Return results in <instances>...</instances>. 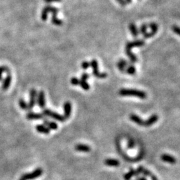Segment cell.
<instances>
[{"label":"cell","mask_w":180,"mask_h":180,"mask_svg":"<svg viewBox=\"0 0 180 180\" xmlns=\"http://www.w3.org/2000/svg\"><path fill=\"white\" fill-rule=\"evenodd\" d=\"M119 95L121 96H131V97H136L142 100L146 99L148 95L147 93L144 91L142 90H138L136 89H121L119 92H118Z\"/></svg>","instance_id":"6da1fadb"},{"label":"cell","mask_w":180,"mask_h":180,"mask_svg":"<svg viewBox=\"0 0 180 180\" xmlns=\"http://www.w3.org/2000/svg\"><path fill=\"white\" fill-rule=\"evenodd\" d=\"M44 8L47 10V12L49 13H52V23L54 25H56L57 26H61L63 24V21L61 19H59L58 17H57V15H58V13L59 12V10L56 7H53L52 5H46Z\"/></svg>","instance_id":"7a4b0ae2"},{"label":"cell","mask_w":180,"mask_h":180,"mask_svg":"<svg viewBox=\"0 0 180 180\" xmlns=\"http://www.w3.org/2000/svg\"><path fill=\"white\" fill-rule=\"evenodd\" d=\"M43 114L44 115L45 117H49L53 118L55 120L58 121L60 122H64L66 119L64 117V116L61 115L56 112H54L51 109H44L43 111Z\"/></svg>","instance_id":"3957f363"},{"label":"cell","mask_w":180,"mask_h":180,"mask_svg":"<svg viewBox=\"0 0 180 180\" xmlns=\"http://www.w3.org/2000/svg\"><path fill=\"white\" fill-rule=\"evenodd\" d=\"M90 66L92 67L93 69V72H92V74H93V76H95V78H100V79H104L105 78H107V74L105 72L104 73H101V72L99 71L98 69V61L96 60H92L90 62Z\"/></svg>","instance_id":"277c9868"},{"label":"cell","mask_w":180,"mask_h":180,"mask_svg":"<svg viewBox=\"0 0 180 180\" xmlns=\"http://www.w3.org/2000/svg\"><path fill=\"white\" fill-rule=\"evenodd\" d=\"M43 173V170L41 168H37L36 170L34 171V172L32 173H25V174L23 175L21 177V179L23 180H31V179H34L36 178H38V177H40Z\"/></svg>","instance_id":"5b68a950"},{"label":"cell","mask_w":180,"mask_h":180,"mask_svg":"<svg viewBox=\"0 0 180 180\" xmlns=\"http://www.w3.org/2000/svg\"><path fill=\"white\" fill-rule=\"evenodd\" d=\"M145 45V41L143 39H137V40L129 41L126 43L125 52H130L131 49L135 47H142Z\"/></svg>","instance_id":"8992f818"},{"label":"cell","mask_w":180,"mask_h":180,"mask_svg":"<svg viewBox=\"0 0 180 180\" xmlns=\"http://www.w3.org/2000/svg\"><path fill=\"white\" fill-rule=\"evenodd\" d=\"M30 100L28 104V111L32 110L36 105L37 103V96H38V91L36 89H32L30 93Z\"/></svg>","instance_id":"52a82bcc"},{"label":"cell","mask_w":180,"mask_h":180,"mask_svg":"<svg viewBox=\"0 0 180 180\" xmlns=\"http://www.w3.org/2000/svg\"><path fill=\"white\" fill-rule=\"evenodd\" d=\"M148 27H150V29L151 30V32L150 33H146L144 35H143L144 36V39H148V38H152L153 36H154L155 34H157V31H158V25L157 23H149L148 24Z\"/></svg>","instance_id":"ba28073f"},{"label":"cell","mask_w":180,"mask_h":180,"mask_svg":"<svg viewBox=\"0 0 180 180\" xmlns=\"http://www.w3.org/2000/svg\"><path fill=\"white\" fill-rule=\"evenodd\" d=\"M37 104L41 109H45V95L43 91H39L37 96Z\"/></svg>","instance_id":"9c48e42d"},{"label":"cell","mask_w":180,"mask_h":180,"mask_svg":"<svg viewBox=\"0 0 180 180\" xmlns=\"http://www.w3.org/2000/svg\"><path fill=\"white\" fill-rule=\"evenodd\" d=\"M71 109H72V106L71 102H65L64 104H63V116L65 119H68L69 118L70 116H71Z\"/></svg>","instance_id":"30bf717a"},{"label":"cell","mask_w":180,"mask_h":180,"mask_svg":"<svg viewBox=\"0 0 180 180\" xmlns=\"http://www.w3.org/2000/svg\"><path fill=\"white\" fill-rule=\"evenodd\" d=\"M130 64L128 61L124 60V59H120L117 63V67L118 69L122 73H126V70L127 67Z\"/></svg>","instance_id":"8fae6325"},{"label":"cell","mask_w":180,"mask_h":180,"mask_svg":"<svg viewBox=\"0 0 180 180\" xmlns=\"http://www.w3.org/2000/svg\"><path fill=\"white\" fill-rule=\"evenodd\" d=\"M158 120H159V116H158L157 114H153L151 116H150V117L148 118V120H147L146 121H145V124H144V127H150L151 126H152L156 123Z\"/></svg>","instance_id":"7c38bea8"},{"label":"cell","mask_w":180,"mask_h":180,"mask_svg":"<svg viewBox=\"0 0 180 180\" xmlns=\"http://www.w3.org/2000/svg\"><path fill=\"white\" fill-rule=\"evenodd\" d=\"M26 118L27 120H41L44 119L45 116L43 113H37L34 112H29L26 115Z\"/></svg>","instance_id":"4fadbf2b"},{"label":"cell","mask_w":180,"mask_h":180,"mask_svg":"<svg viewBox=\"0 0 180 180\" xmlns=\"http://www.w3.org/2000/svg\"><path fill=\"white\" fill-rule=\"evenodd\" d=\"M129 119H130L133 122L135 123L136 124L139 125V126H144L145 124V121L142 120L141 118H140L139 116L135 115V114L131 113L129 115Z\"/></svg>","instance_id":"5bb4252c"},{"label":"cell","mask_w":180,"mask_h":180,"mask_svg":"<svg viewBox=\"0 0 180 180\" xmlns=\"http://www.w3.org/2000/svg\"><path fill=\"white\" fill-rule=\"evenodd\" d=\"M161 159L164 162H167V163L171 164H174L176 163V159L170 155L168 154H163L161 155Z\"/></svg>","instance_id":"9a60e30c"},{"label":"cell","mask_w":180,"mask_h":180,"mask_svg":"<svg viewBox=\"0 0 180 180\" xmlns=\"http://www.w3.org/2000/svg\"><path fill=\"white\" fill-rule=\"evenodd\" d=\"M43 125L47 127V128H49V129H54V130H56V129L58 128V125L57 123L49 121L48 120L46 119V118H44V119H43Z\"/></svg>","instance_id":"2e32d148"},{"label":"cell","mask_w":180,"mask_h":180,"mask_svg":"<svg viewBox=\"0 0 180 180\" xmlns=\"http://www.w3.org/2000/svg\"><path fill=\"white\" fill-rule=\"evenodd\" d=\"M12 76H11L10 75V74H8V76H6L5 80H3V84H2V86H1L2 89L4 90V91H5V90H7L9 87H10L11 83H12Z\"/></svg>","instance_id":"e0dca14e"},{"label":"cell","mask_w":180,"mask_h":180,"mask_svg":"<svg viewBox=\"0 0 180 180\" xmlns=\"http://www.w3.org/2000/svg\"><path fill=\"white\" fill-rule=\"evenodd\" d=\"M139 173H138L137 170H133V169H131L130 171L128 173H127L126 174L124 175V178L125 180H130L132 177H138L139 176Z\"/></svg>","instance_id":"ac0fdd59"},{"label":"cell","mask_w":180,"mask_h":180,"mask_svg":"<svg viewBox=\"0 0 180 180\" xmlns=\"http://www.w3.org/2000/svg\"><path fill=\"white\" fill-rule=\"evenodd\" d=\"M129 31H130L131 34L133 36V38H137V37L138 36V35H139V30H138L137 26H136L135 24L133 23H131L129 25Z\"/></svg>","instance_id":"d6986e66"},{"label":"cell","mask_w":180,"mask_h":180,"mask_svg":"<svg viewBox=\"0 0 180 180\" xmlns=\"http://www.w3.org/2000/svg\"><path fill=\"white\" fill-rule=\"evenodd\" d=\"M75 150L82 152H89L91 151V148L87 145L78 144L75 146Z\"/></svg>","instance_id":"ffe728a7"},{"label":"cell","mask_w":180,"mask_h":180,"mask_svg":"<svg viewBox=\"0 0 180 180\" xmlns=\"http://www.w3.org/2000/svg\"><path fill=\"white\" fill-rule=\"evenodd\" d=\"M105 166L110 167H117L120 166V162L115 159H106L104 161Z\"/></svg>","instance_id":"44dd1931"},{"label":"cell","mask_w":180,"mask_h":180,"mask_svg":"<svg viewBox=\"0 0 180 180\" xmlns=\"http://www.w3.org/2000/svg\"><path fill=\"white\" fill-rule=\"evenodd\" d=\"M36 128L39 133H43V134H49L50 133V129L44 125H37Z\"/></svg>","instance_id":"7402d4cb"},{"label":"cell","mask_w":180,"mask_h":180,"mask_svg":"<svg viewBox=\"0 0 180 180\" xmlns=\"http://www.w3.org/2000/svg\"><path fill=\"white\" fill-rule=\"evenodd\" d=\"M136 72V68L134 65L132 64H129L128 67L126 68V73L128 74V75L130 76H133L135 74Z\"/></svg>","instance_id":"603a6c76"},{"label":"cell","mask_w":180,"mask_h":180,"mask_svg":"<svg viewBox=\"0 0 180 180\" xmlns=\"http://www.w3.org/2000/svg\"><path fill=\"white\" fill-rule=\"evenodd\" d=\"M79 85H80L83 90H85V91H88L90 89V86L88 84V83L87 82V81L83 80L82 79L80 80V84H79Z\"/></svg>","instance_id":"cb8c5ba5"},{"label":"cell","mask_w":180,"mask_h":180,"mask_svg":"<svg viewBox=\"0 0 180 180\" xmlns=\"http://www.w3.org/2000/svg\"><path fill=\"white\" fill-rule=\"evenodd\" d=\"M19 107H20L22 109H24V110H28V104L25 102V100H23V99H20V100H19Z\"/></svg>","instance_id":"d4e9b609"},{"label":"cell","mask_w":180,"mask_h":180,"mask_svg":"<svg viewBox=\"0 0 180 180\" xmlns=\"http://www.w3.org/2000/svg\"><path fill=\"white\" fill-rule=\"evenodd\" d=\"M6 72L7 74H10V70L6 66H0V81L2 80V74Z\"/></svg>","instance_id":"484cf974"},{"label":"cell","mask_w":180,"mask_h":180,"mask_svg":"<svg viewBox=\"0 0 180 180\" xmlns=\"http://www.w3.org/2000/svg\"><path fill=\"white\" fill-rule=\"evenodd\" d=\"M48 16V12H47V10L43 8L42 10V12H41V18L43 21H45L47 19Z\"/></svg>","instance_id":"4316f807"},{"label":"cell","mask_w":180,"mask_h":180,"mask_svg":"<svg viewBox=\"0 0 180 180\" xmlns=\"http://www.w3.org/2000/svg\"><path fill=\"white\" fill-rule=\"evenodd\" d=\"M148 24H143L139 28V32L142 35H144L146 33H147V29H148Z\"/></svg>","instance_id":"83f0119b"},{"label":"cell","mask_w":180,"mask_h":180,"mask_svg":"<svg viewBox=\"0 0 180 180\" xmlns=\"http://www.w3.org/2000/svg\"><path fill=\"white\" fill-rule=\"evenodd\" d=\"M172 30L175 34L178 35L180 36V27L176 25H173L172 27Z\"/></svg>","instance_id":"f1b7e54d"},{"label":"cell","mask_w":180,"mask_h":180,"mask_svg":"<svg viewBox=\"0 0 180 180\" xmlns=\"http://www.w3.org/2000/svg\"><path fill=\"white\" fill-rule=\"evenodd\" d=\"M70 82H71L72 85L76 86V85H79V84H80V80L78 78H76V77H73L71 79V80H70Z\"/></svg>","instance_id":"f546056e"},{"label":"cell","mask_w":180,"mask_h":180,"mask_svg":"<svg viewBox=\"0 0 180 180\" xmlns=\"http://www.w3.org/2000/svg\"><path fill=\"white\" fill-rule=\"evenodd\" d=\"M82 65V67L83 69L86 70L90 67V62H88V61H84L82 63V65Z\"/></svg>","instance_id":"4dcf8cb0"},{"label":"cell","mask_w":180,"mask_h":180,"mask_svg":"<svg viewBox=\"0 0 180 180\" xmlns=\"http://www.w3.org/2000/svg\"><path fill=\"white\" fill-rule=\"evenodd\" d=\"M142 174L146 177H151V175H153V173H151V172H150L149 170H147V169L144 168V170H143V172H142Z\"/></svg>","instance_id":"1f68e13d"},{"label":"cell","mask_w":180,"mask_h":180,"mask_svg":"<svg viewBox=\"0 0 180 180\" xmlns=\"http://www.w3.org/2000/svg\"><path fill=\"white\" fill-rule=\"evenodd\" d=\"M135 147V143L133 139H129L128 142V148L129 149H133Z\"/></svg>","instance_id":"d6a6232c"},{"label":"cell","mask_w":180,"mask_h":180,"mask_svg":"<svg viewBox=\"0 0 180 180\" xmlns=\"http://www.w3.org/2000/svg\"><path fill=\"white\" fill-rule=\"evenodd\" d=\"M89 78V75L87 73H83L82 75V76H81V79H82V80H83L87 81Z\"/></svg>","instance_id":"836d02e7"},{"label":"cell","mask_w":180,"mask_h":180,"mask_svg":"<svg viewBox=\"0 0 180 180\" xmlns=\"http://www.w3.org/2000/svg\"><path fill=\"white\" fill-rule=\"evenodd\" d=\"M122 6H126L127 5V2L126 0H116Z\"/></svg>","instance_id":"e575fe53"},{"label":"cell","mask_w":180,"mask_h":180,"mask_svg":"<svg viewBox=\"0 0 180 180\" xmlns=\"http://www.w3.org/2000/svg\"><path fill=\"white\" fill-rule=\"evenodd\" d=\"M45 3H52V2H60L61 1V0H43Z\"/></svg>","instance_id":"d590c367"},{"label":"cell","mask_w":180,"mask_h":180,"mask_svg":"<svg viewBox=\"0 0 180 180\" xmlns=\"http://www.w3.org/2000/svg\"><path fill=\"white\" fill-rule=\"evenodd\" d=\"M144 168L143 166H139L136 170L137 171L138 173H139V174H141V173H142V172H143V170H144Z\"/></svg>","instance_id":"8d00e7d4"},{"label":"cell","mask_w":180,"mask_h":180,"mask_svg":"<svg viewBox=\"0 0 180 180\" xmlns=\"http://www.w3.org/2000/svg\"><path fill=\"white\" fill-rule=\"evenodd\" d=\"M136 180H147V179L145 177H137Z\"/></svg>","instance_id":"74e56055"},{"label":"cell","mask_w":180,"mask_h":180,"mask_svg":"<svg viewBox=\"0 0 180 180\" xmlns=\"http://www.w3.org/2000/svg\"><path fill=\"white\" fill-rule=\"evenodd\" d=\"M151 180H158L157 177L155 176V175H153V174L151 176Z\"/></svg>","instance_id":"f35d334b"},{"label":"cell","mask_w":180,"mask_h":180,"mask_svg":"<svg viewBox=\"0 0 180 180\" xmlns=\"http://www.w3.org/2000/svg\"><path fill=\"white\" fill-rule=\"evenodd\" d=\"M127 3H131V1H132V0H126Z\"/></svg>","instance_id":"ab89813d"},{"label":"cell","mask_w":180,"mask_h":180,"mask_svg":"<svg viewBox=\"0 0 180 180\" xmlns=\"http://www.w3.org/2000/svg\"><path fill=\"white\" fill-rule=\"evenodd\" d=\"M19 180H23V179H19Z\"/></svg>","instance_id":"60d3db41"}]
</instances>
